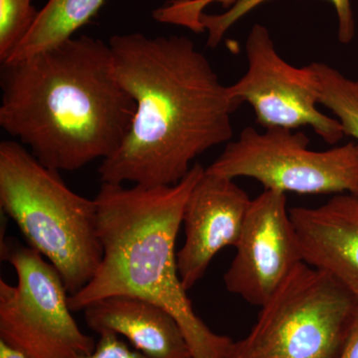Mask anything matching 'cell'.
<instances>
[{"label": "cell", "mask_w": 358, "mask_h": 358, "mask_svg": "<svg viewBox=\"0 0 358 358\" xmlns=\"http://www.w3.org/2000/svg\"><path fill=\"white\" fill-rule=\"evenodd\" d=\"M109 45L115 76L136 110L121 147L103 160L101 181L178 185L199 155L229 143L239 106L187 37L129 33L114 35Z\"/></svg>", "instance_id": "1"}, {"label": "cell", "mask_w": 358, "mask_h": 358, "mask_svg": "<svg viewBox=\"0 0 358 358\" xmlns=\"http://www.w3.org/2000/svg\"><path fill=\"white\" fill-rule=\"evenodd\" d=\"M0 86L1 128L58 171L110 157L136 114L115 76L109 43L87 35L3 63Z\"/></svg>", "instance_id": "2"}, {"label": "cell", "mask_w": 358, "mask_h": 358, "mask_svg": "<svg viewBox=\"0 0 358 358\" xmlns=\"http://www.w3.org/2000/svg\"><path fill=\"white\" fill-rule=\"evenodd\" d=\"M204 171L194 164L178 185L157 187L102 182L95 197L102 262L88 285L69 296L72 312L119 294L143 299L176 320L192 358H223L232 339L213 333L195 313L176 253L186 201Z\"/></svg>", "instance_id": "3"}, {"label": "cell", "mask_w": 358, "mask_h": 358, "mask_svg": "<svg viewBox=\"0 0 358 358\" xmlns=\"http://www.w3.org/2000/svg\"><path fill=\"white\" fill-rule=\"evenodd\" d=\"M0 206L27 246L56 268L70 296L93 279L103 255L96 200L73 192L16 141L0 143Z\"/></svg>", "instance_id": "4"}, {"label": "cell", "mask_w": 358, "mask_h": 358, "mask_svg": "<svg viewBox=\"0 0 358 358\" xmlns=\"http://www.w3.org/2000/svg\"><path fill=\"white\" fill-rule=\"evenodd\" d=\"M357 306L333 275L301 263L223 358H339Z\"/></svg>", "instance_id": "5"}, {"label": "cell", "mask_w": 358, "mask_h": 358, "mask_svg": "<svg viewBox=\"0 0 358 358\" xmlns=\"http://www.w3.org/2000/svg\"><path fill=\"white\" fill-rule=\"evenodd\" d=\"M16 285L0 280V341L26 358H79L95 350L78 326L69 293L56 268L41 254L13 240L1 242Z\"/></svg>", "instance_id": "6"}, {"label": "cell", "mask_w": 358, "mask_h": 358, "mask_svg": "<svg viewBox=\"0 0 358 358\" xmlns=\"http://www.w3.org/2000/svg\"><path fill=\"white\" fill-rule=\"evenodd\" d=\"M294 129L247 127L229 141L207 173L256 179L264 190L299 194L350 193L358 197V143L317 150Z\"/></svg>", "instance_id": "7"}, {"label": "cell", "mask_w": 358, "mask_h": 358, "mask_svg": "<svg viewBox=\"0 0 358 358\" xmlns=\"http://www.w3.org/2000/svg\"><path fill=\"white\" fill-rule=\"evenodd\" d=\"M246 55L247 72L228 91L238 106L253 108L257 124L264 129L310 127L329 145L345 138L341 122L317 109L319 87L312 65L294 67L282 59L267 27H252Z\"/></svg>", "instance_id": "8"}, {"label": "cell", "mask_w": 358, "mask_h": 358, "mask_svg": "<svg viewBox=\"0 0 358 358\" xmlns=\"http://www.w3.org/2000/svg\"><path fill=\"white\" fill-rule=\"evenodd\" d=\"M226 289L262 307L303 263L285 193L264 190L251 200Z\"/></svg>", "instance_id": "9"}, {"label": "cell", "mask_w": 358, "mask_h": 358, "mask_svg": "<svg viewBox=\"0 0 358 358\" xmlns=\"http://www.w3.org/2000/svg\"><path fill=\"white\" fill-rule=\"evenodd\" d=\"M251 200L234 179L202 174L186 201L185 243L178 253L179 277L187 291L221 250L236 246Z\"/></svg>", "instance_id": "10"}, {"label": "cell", "mask_w": 358, "mask_h": 358, "mask_svg": "<svg viewBox=\"0 0 358 358\" xmlns=\"http://www.w3.org/2000/svg\"><path fill=\"white\" fill-rule=\"evenodd\" d=\"M303 263L358 296V197L341 193L319 207L289 209Z\"/></svg>", "instance_id": "11"}, {"label": "cell", "mask_w": 358, "mask_h": 358, "mask_svg": "<svg viewBox=\"0 0 358 358\" xmlns=\"http://www.w3.org/2000/svg\"><path fill=\"white\" fill-rule=\"evenodd\" d=\"M87 326L122 336L150 358H192L178 322L164 308L136 296H108L83 310Z\"/></svg>", "instance_id": "12"}, {"label": "cell", "mask_w": 358, "mask_h": 358, "mask_svg": "<svg viewBox=\"0 0 358 358\" xmlns=\"http://www.w3.org/2000/svg\"><path fill=\"white\" fill-rule=\"evenodd\" d=\"M105 0H48L20 46L4 63L31 57L74 37L86 25ZM3 64V63H2Z\"/></svg>", "instance_id": "13"}, {"label": "cell", "mask_w": 358, "mask_h": 358, "mask_svg": "<svg viewBox=\"0 0 358 358\" xmlns=\"http://www.w3.org/2000/svg\"><path fill=\"white\" fill-rule=\"evenodd\" d=\"M310 65L317 75L320 105L331 110L345 136L358 143V80L345 76L326 63Z\"/></svg>", "instance_id": "14"}, {"label": "cell", "mask_w": 358, "mask_h": 358, "mask_svg": "<svg viewBox=\"0 0 358 358\" xmlns=\"http://www.w3.org/2000/svg\"><path fill=\"white\" fill-rule=\"evenodd\" d=\"M270 0H239L226 13L222 14L203 13L200 17V22L203 26L204 31L208 33L207 45L210 48H215L224 35L234 25L238 20L257 6L265 3ZM333 4L338 15V40L343 44L352 41L355 35V21L353 16L352 2L350 0H329Z\"/></svg>", "instance_id": "15"}, {"label": "cell", "mask_w": 358, "mask_h": 358, "mask_svg": "<svg viewBox=\"0 0 358 358\" xmlns=\"http://www.w3.org/2000/svg\"><path fill=\"white\" fill-rule=\"evenodd\" d=\"M38 11L31 0H0V62L10 58L30 31Z\"/></svg>", "instance_id": "16"}, {"label": "cell", "mask_w": 358, "mask_h": 358, "mask_svg": "<svg viewBox=\"0 0 358 358\" xmlns=\"http://www.w3.org/2000/svg\"><path fill=\"white\" fill-rule=\"evenodd\" d=\"M239 0H169L164 6L155 9L154 18L157 22L182 26L194 33L204 31L200 17L209 4L220 3L229 9Z\"/></svg>", "instance_id": "17"}, {"label": "cell", "mask_w": 358, "mask_h": 358, "mask_svg": "<svg viewBox=\"0 0 358 358\" xmlns=\"http://www.w3.org/2000/svg\"><path fill=\"white\" fill-rule=\"evenodd\" d=\"M96 343L95 350L79 358H150L136 348H131L117 334L102 333Z\"/></svg>", "instance_id": "18"}, {"label": "cell", "mask_w": 358, "mask_h": 358, "mask_svg": "<svg viewBox=\"0 0 358 358\" xmlns=\"http://www.w3.org/2000/svg\"><path fill=\"white\" fill-rule=\"evenodd\" d=\"M339 358H358V306L345 348Z\"/></svg>", "instance_id": "19"}, {"label": "cell", "mask_w": 358, "mask_h": 358, "mask_svg": "<svg viewBox=\"0 0 358 358\" xmlns=\"http://www.w3.org/2000/svg\"><path fill=\"white\" fill-rule=\"evenodd\" d=\"M0 358H26L0 341Z\"/></svg>", "instance_id": "20"}]
</instances>
